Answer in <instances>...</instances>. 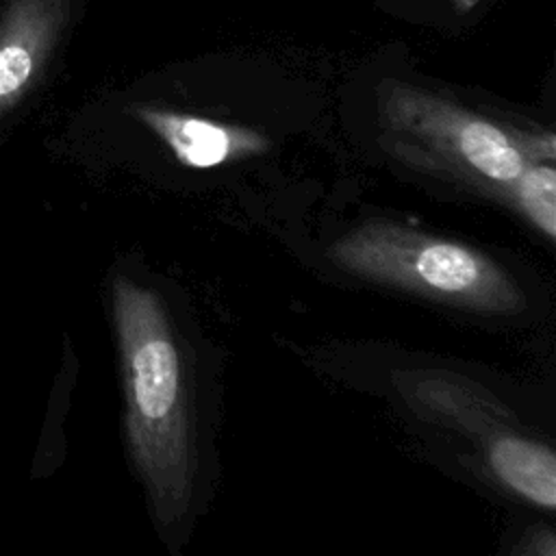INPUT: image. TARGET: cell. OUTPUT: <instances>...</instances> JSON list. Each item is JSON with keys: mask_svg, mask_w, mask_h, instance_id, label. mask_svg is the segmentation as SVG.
<instances>
[{"mask_svg": "<svg viewBox=\"0 0 556 556\" xmlns=\"http://www.w3.org/2000/svg\"><path fill=\"white\" fill-rule=\"evenodd\" d=\"M111 293L130 454L154 513L172 523L187 510L195 467L180 350L154 291L117 276Z\"/></svg>", "mask_w": 556, "mask_h": 556, "instance_id": "cell-1", "label": "cell"}, {"mask_svg": "<svg viewBox=\"0 0 556 556\" xmlns=\"http://www.w3.org/2000/svg\"><path fill=\"white\" fill-rule=\"evenodd\" d=\"M341 269L445 304L482 313H517L523 293L491 256L391 222H367L330 248Z\"/></svg>", "mask_w": 556, "mask_h": 556, "instance_id": "cell-2", "label": "cell"}, {"mask_svg": "<svg viewBox=\"0 0 556 556\" xmlns=\"http://www.w3.org/2000/svg\"><path fill=\"white\" fill-rule=\"evenodd\" d=\"M380 122L404 159L471 185L508 189L528 163L497 124L408 85L384 87Z\"/></svg>", "mask_w": 556, "mask_h": 556, "instance_id": "cell-3", "label": "cell"}, {"mask_svg": "<svg viewBox=\"0 0 556 556\" xmlns=\"http://www.w3.org/2000/svg\"><path fill=\"white\" fill-rule=\"evenodd\" d=\"M72 0H7L0 13V119L41 76Z\"/></svg>", "mask_w": 556, "mask_h": 556, "instance_id": "cell-4", "label": "cell"}, {"mask_svg": "<svg viewBox=\"0 0 556 556\" xmlns=\"http://www.w3.org/2000/svg\"><path fill=\"white\" fill-rule=\"evenodd\" d=\"M137 117L159 135L187 167H213L235 156L256 154L265 148V139L248 128L217 124L195 115L139 106Z\"/></svg>", "mask_w": 556, "mask_h": 556, "instance_id": "cell-5", "label": "cell"}, {"mask_svg": "<svg viewBox=\"0 0 556 556\" xmlns=\"http://www.w3.org/2000/svg\"><path fill=\"white\" fill-rule=\"evenodd\" d=\"M486 460L497 480L517 495L547 510L556 506V458L547 445L508 434L489 445Z\"/></svg>", "mask_w": 556, "mask_h": 556, "instance_id": "cell-6", "label": "cell"}, {"mask_svg": "<svg viewBox=\"0 0 556 556\" xmlns=\"http://www.w3.org/2000/svg\"><path fill=\"white\" fill-rule=\"evenodd\" d=\"M521 213L547 239L556 235V172L552 165H536L528 161L521 174L508 187Z\"/></svg>", "mask_w": 556, "mask_h": 556, "instance_id": "cell-7", "label": "cell"}, {"mask_svg": "<svg viewBox=\"0 0 556 556\" xmlns=\"http://www.w3.org/2000/svg\"><path fill=\"white\" fill-rule=\"evenodd\" d=\"M476 2H478V0H458V4H460V7H465V9H467V7H473Z\"/></svg>", "mask_w": 556, "mask_h": 556, "instance_id": "cell-8", "label": "cell"}]
</instances>
